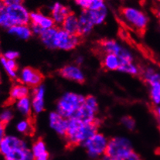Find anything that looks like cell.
I'll list each match as a JSON object with an SVG mask.
<instances>
[{
  "label": "cell",
  "instance_id": "1",
  "mask_svg": "<svg viewBox=\"0 0 160 160\" xmlns=\"http://www.w3.org/2000/svg\"><path fill=\"white\" fill-rule=\"evenodd\" d=\"M98 120L93 123L84 124L78 119H68V130L64 136L67 146L73 148L83 145L91 137L98 133Z\"/></svg>",
  "mask_w": 160,
  "mask_h": 160
},
{
  "label": "cell",
  "instance_id": "2",
  "mask_svg": "<svg viewBox=\"0 0 160 160\" xmlns=\"http://www.w3.org/2000/svg\"><path fill=\"white\" fill-rule=\"evenodd\" d=\"M30 13L22 4L5 6L0 14V27L9 29L17 25H29Z\"/></svg>",
  "mask_w": 160,
  "mask_h": 160
},
{
  "label": "cell",
  "instance_id": "3",
  "mask_svg": "<svg viewBox=\"0 0 160 160\" xmlns=\"http://www.w3.org/2000/svg\"><path fill=\"white\" fill-rule=\"evenodd\" d=\"M84 102L85 97L81 94L68 92L59 99L57 112L65 118H72L76 112L84 105Z\"/></svg>",
  "mask_w": 160,
  "mask_h": 160
},
{
  "label": "cell",
  "instance_id": "4",
  "mask_svg": "<svg viewBox=\"0 0 160 160\" xmlns=\"http://www.w3.org/2000/svg\"><path fill=\"white\" fill-rule=\"evenodd\" d=\"M121 16L124 20L138 33L144 34L148 26V19L144 12L132 7H122L120 9Z\"/></svg>",
  "mask_w": 160,
  "mask_h": 160
},
{
  "label": "cell",
  "instance_id": "5",
  "mask_svg": "<svg viewBox=\"0 0 160 160\" xmlns=\"http://www.w3.org/2000/svg\"><path fill=\"white\" fill-rule=\"evenodd\" d=\"M108 139L102 133H96L83 144L88 156L92 159L103 157L105 155Z\"/></svg>",
  "mask_w": 160,
  "mask_h": 160
},
{
  "label": "cell",
  "instance_id": "6",
  "mask_svg": "<svg viewBox=\"0 0 160 160\" xmlns=\"http://www.w3.org/2000/svg\"><path fill=\"white\" fill-rule=\"evenodd\" d=\"M83 37L73 35L61 28H58L54 39V49L63 50H71L81 43Z\"/></svg>",
  "mask_w": 160,
  "mask_h": 160
},
{
  "label": "cell",
  "instance_id": "7",
  "mask_svg": "<svg viewBox=\"0 0 160 160\" xmlns=\"http://www.w3.org/2000/svg\"><path fill=\"white\" fill-rule=\"evenodd\" d=\"M99 52L102 54L113 53L120 58L121 61H133L132 54L113 40H102L98 43Z\"/></svg>",
  "mask_w": 160,
  "mask_h": 160
},
{
  "label": "cell",
  "instance_id": "8",
  "mask_svg": "<svg viewBox=\"0 0 160 160\" xmlns=\"http://www.w3.org/2000/svg\"><path fill=\"white\" fill-rule=\"evenodd\" d=\"M133 149L132 144L128 138L122 137H115L108 140L107 149L104 156L112 158L115 160L121 155Z\"/></svg>",
  "mask_w": 160,
  "mask_h": 160
},
{
  "label": "cell",
  "instance_id": "9",
  "mask_svg": "<svg viewBox=\"0 0 160 160\" xmlns=\"http://www.w3.org/2000/svg\"><path fill=\"white\" fill-rule=\"evenodd\" d=\"M44 78V75L39 70L27 67L22 70L19 81L21 84L33 89L41 85Z\"/></svg>",
  "mask_w": 160,
  "mask_h": 160
},
{
  "label": "cell",
  "instance_id": "10",
  "mask_svg": "<svg viewBox=\"0 0 160 160\" xmlns=\"http://www.w3.org/2000/svg\"><path fill=\"white\" fill-rule=\"evenodd\" d=\"M25 147H27V144L22 139L12 135H6L0 143V154L5 156L16 148Z\"/></svg>",
  "mask_w": 160,
  "mask_h": 160
},
{
  "label": "cell",
  "instance_id": "11",
  "mask_svg": "<svg viewBox=\"0 0 160 160\" xmlns=\"http://www.w3.org/2000/svg\"><path fill=\"white\" fill-rule=\"evenodd\" d=\"M59 74L62 78L69 81L83 84L85 81V78L82 71L78 67L73 65H67L59 70Z\"/></svg>",
  "mask_w": 160,
  "mask_h": 160
},
{
  "label": "cell",
  "instance_id": "12",
  "mask_svg": "<svg viewBox=\"0 0 160 160\" xmlns=\"http://www.w3.org/2000/svg\"><path fill=\"white\" fill-rule=\"evenodd\" d=\"M30 26L43 31L54 27L55 22L51 17L45 16L42 12H32L30 13Z\"/></svg>",
  "mask_w": 160,
  "mask_h": 160
},
{
  "label": "cell",
  "instance_id": "13",
  "mask_svg": "<svg viewBox=\"0 0 160 160\" xmlns=\"http://www.w3.org/2000/svg\"><path fill=\"white\" fill-rule=\"evenodd\" d=\"M49 122H50V126L57 133L61 136H65L68 130V119L60 115L58 112H53L50 114Z\"/></svg>",
  "mask_w": 160,
  "mask_h": 160
},
{
  "label": "cell",
  "instance_id": "14",
  "mask_svg": "<svg viewBox=\"0 0 160 160\" xmlns=\"http://www.w3.org/2000/svg\"><path fill=\"white\" fill-rule=\"evenodd\" d=\"M29 94V88L24 84H16L12 86L9 93V97L5 102V106H9L17 101L23 98L28 97Z\"/></svg>",
  "mask_w": 160,
  "mask_h": 160
},
{
  "label": "cell",
  "instance_id": "15",
  "mask_svg": "<svg viewBox=\"0 0 160 160\" xmlns=\"http://www.w3.org/2000/svg\"><path fill=\"white\" fill-rule=\"evenodd\" d=\"M44 94H45V88L43 85L32 89V108L36 114L41 113L44 110Z\"/></svg>",
  "mask_w": 160,
  "mask_h": 160
},
{
  "label": "cell",
  "instance_id": "16",
  "mask_svg": "<svg viewBox=\"0 0 160 160\" xmlns=\"http://www.w3.org/2000/svg\"><path fill=\"white\" fill-rule=\"evenodd\" d=\"M71 12L72 11L68 7L63 6L60 2H56L53 4L51 8V16L50 17L54 21L55 24L61 26L65 19Z\"/></svg>",
  "mask_w": 160,
  "mask_h": 160
},
{
  "label": "cell",
  "instance_id": "17",
  "mask_svg": "<svg viewBox=\"0 0 160 160\" xmlns=\"http://www.w3.org/2000/svg\"><path fill=\"white\" fill-rule=\"evenodd\" d=\"M96 113L97 112L95 110L84 104V105L76 112L72 118L78 119L84 124L93 123L98 120L96 118Z\"/></svg>",
  "mask_w": 160,
  "mask_h": 160
},
{
  "label": "cell",
  "instance_id": "18",
  "mask_svg": "<svg viewBox=\"0 0 160 160\" xmlns=\"http://www.w3.org/2000/svg\"><path fill=\"white\" fill-rule=\"evenodd\" d=\"M78 25H79V36L84 37L88 35L94 27V23L90 18L88 9H83L81 15L78 16Z\"/></svg>",
  "mask_w": 160,
  "mask_h": 160
},
{
  "label": "cell",
  "instance_id": "19",
  "mask_svg": "<svg viewBox=\"0 0 160 160\" xmlns=\"http://www.w3.org/2000/svg\"><path fill=\"white\" fill-rule=\"evenodd\" d=\"M4 158L5 160H34L31 150L28 147L16 148L5 156Z\"/></svg>",
  "mask_w": 160,
  "mask_h": 160
},
{
  "label": "cell",
  "instance_id": "20",
  "mask_svg": "<svg viewBox=\"0 0 160 160\" xmlns=\"http://www.w3.org/2000/svg\"><path fill=\"white\" fill-rule=\"evenodd\" d=\"M61 29L73 35L79 36V25H78V17L72 12L68 16L63 23L61 24Z\"/></svg>",
  "mask_w": 160,
  "mask_h": 160
},
{
  "label": "cell",
  "instance_id": "21",
  "mask_svg": "<svg viewBox=\"0 0 160 160\" xmlns=\"http://www.w3.org/2000/svg\"><path fill=\"white\" fill-rule=\"evenodd\" d=\"M102 66L108 71H118L121 65V60L117 55L113 53H104L102 55Z\"/></svg>",
  "mask_w": 160,
  "mask_h": 160
},
{
  "label": "cell",
  "instance_id": "22",
  "mask_svg": "<svg viewBox=\"0 0 160 160\" xmlns=\"http://www.w3.org/2000/svg\"><path fill=\"white\" fill-rule=\"evenodd\" d=\"M8 31H9V33L11 34V35L16 36V37H19V39H22V40H29L33 34L32 29H31L29 25L14 26V27L8 29Z\"/></svg>",
  "mask_w": 160,
  "mask_h": 160
},
{
  "label": "cell",
  "instance_id": "23",
  "mask_svg": "<svg viewBox=\"0 0 160 160\" xmlns=\"http://www.w3.org/2000/svg\"><path fill=\"white\" fill-rule=\"evenodd\" d=\"M0 63L11 79L14 80L17 78L18 65L16 60H7L2 53H0Z\"/></svg>",
  "mask_w": 160,
  "mask_h": 160
},
{
  "label": "cell",
  "instance_id": "24",
  "mask_svg": "<svg viewBox=\"0 0 160 160\" xmlns=\"http://www.w3.org/2000/svg\"><path fill=\"white\" fill-rule=\"evenodd\" d=\"M58 28V27H54L53 28L46 29L40 35V40L47 48L54 49V39Z\"/></svg>",
  "mask_w": 160,
  "mask_h": 160
},
{
  "label": "cell",
  "instance_id": "25",
  "mask_svg": "<svg viewBox=\"0 0 160 160\" xmlns=\"http://www.w3.org/2000/svg\"><path fill=\"white\" fill-rule=\"evenodd\" d=\"M16 129L20 133L27 135H32L35 132L33 118L32 117L27 118L26 120L20 121L16 125Z\"/></svg>",
  "mask_w": 160,
  "mask_h": 160
},
{
  "label": "cell",
  "instance_id": "26",
  "mask_svg": "<svg viewBox=\"0 0 160 160\" xmlns=\"http://www.w3.org/2000/svg\"><path fill=\"white\" fill-rule=\"evenodd\" d=\"M88 13H89L90 18H91V21L94 26L100 25L105 20L108 14V10L106 6H104V7L101 8L98 10H88Z\"/></svg>",
  "mask_w": 160,
  "mask_h": 160
},
{
  "label": "cell",
  "instance_id": "27",
  "mask_svg": "<svg viewBox=\"0 0 160 160\" xmlns=\"http://www.w3.org/2000/svg\"><path fill=\"white\" fill-rule=\"evenodd\" d=\"M16 106L17 109L19 111L20 113L27 116V118H31V114H32V103H31V99L28 97L23 98L20 100L16 102Z\"/></svg>",
  "mask_w": 160,
  "mask_h": 160
},
{
  "label": "cell",
  "instance_id": "28",
  "mask_svg": "<svg viewBox=\"0 0 160 160\" xmlns=\"http://www.w3.org/2000/svg\"><path fill=\"white\" fill-rule=\"evenodd\" d=\"M142 78L150 86L160 82V74L152 68H147L142 73Z\"/></svg>",
  "mask_w": 160,
  "mask_h": 160
},
{
  "label": "cell",
  "instance_id": "29",
  "mask_svg": "<svg viewBox=\"0 0 160 160\" xmlns=\"http://www.w3.org/2000/svg\"><path fill=\"white\" fill-rule=\"evenodd\" d=\"M118 71L127 73L131 75H137L140 72L138 68L134 64L133 61H121Z\"/></svg>",
  "mask_w": 160,
  "mask_h": 160
},
{
  "label": "cell",
  "instance_id": "30",
  "mask_svg": "<svg viewBox=\"0 0 160 160\" xmlns=\"http://www.w3.org/2000/svg\"><path fill=\"white\" fill-rule=\"evenodd\" d=\"M30 150L34 158L47 152V146L42 138H38L37 141L34 142Z\"/></svg>",
  "mask_w": 160,
  "mask_h": 160
},
{
  "label": "cell",
  "instance_id": "31",
  "mask_svg": "<svg viewBox=\"0 0 160 160\" xmlns=\"http://www.w3.org/2000/svg\"><path fill=\"white\" fill-rule=\"evenodd\" d=\"M150 96L155 104H160V82L150 86Z\"/></svg>",
  "mask_w": 160,
  "mask_h": 160
},
{
  "label": "cell",
  "instance_id": "32",
  "mask_svg": "<svg viewBox=\"0 0 160 160\" xmlns=\"http://www.w3.org/2000/svg\"><path fill=\"white\" fill-rule=\"evenodd\" d=\"M115 160H142L139 155L135 152L133 149L121 155Z\"/></svg>",
  "mask_w": 160,
  "mask_h": 160
},
{
  "label": "cell",
  "instance_id": "33",
  "mask_svg": "<svg viewBox=\"0 0 160 160\" xmlns=\"http://www.w3.org/2000/svg\"><path fill=\"white\" fill-rule=\"evenodd\" d=\"M12 117H13V114L12 111L10 109H5L2 112L0 113V122L7 125L9 122L12 120Z\"/></svg>",
  "mask_w": 160,
  "mask_h": 160
},
{
  "label": "cell",
  "instance_id": "34",
  "mask_svg": "<svg viewBox=\"0 0 160 160\" xmlns=\"http://www.w3.org/2000/svg\"><path fill=\"white\" fill-rule=\"evenodd\" d=\"M122 124L127 128V129L132 131L135 129V122L132 117L130 116H124L121 120Z\"/></svg>",
  "mask_w": 160,
  "mask_h": 160
},
{
  "label": "cell",
  "instance_id": "35",
  "mask_svg": "<svg viewBox=\"0 0 160 160\" xmlns=\"http://www.w3.org/2000/svg\"><path fill=\"white\" fill-rule=\"evenodd\" d=\"M84 104L88 105V107L95 110L96 112H98V104L97 99L94 96L88 95L87 97H85V102H84Z\"/></svg>",
  "mask_w": 160,
  "mask_h": 160
},
{
  "label": "cell",
  "instance_id": "36",
  "mask_svg": "<svg viewBox=\"0 0 160 160\" xmlns=\"http://www.w3.org/2000/svg\"><path fill=\"white\" fill-rule=\"evenodd\" d=\"M105 6L104 2V0H92L90 3V6L88 7V10H98L101 8L104 7Z\"/></svg>",
  "mask_w": 160,
  "mask_h": 160
},
{
  "label": "cell",
  "instance_id": "37",
  "mask_svg": "<svg viewBox=\"0 0 160 160\" xmlns=\"http://www.w3.org/2000/svg\"><path fill=\"white\" fill-rule=\"evenodd\" d=\"M2 54L5 58L7 59V60H16V59H17L19 56V52L15 51V50H9V51L6 52V53H2Z\"/></svg>",
  "mask_w": 160,
  "mask_h": 160
},
{
  "label": "cell",
  "instance_id": "38",
  "mask_svg": "<svg viewBox=\"0 0 160 160\" xmlns=\"http://www.w3.org/2000/svg\"><path fill=\"white\" fill-rule=\"evenodd\" d=\"M91 1L92 0H75L77 4H78L81 7H82L83 9H88Z\"/></svg>",
  "mask_w": 160,
  "mask_h": 160
},
{
  "label": "cell",
  "instance_id": "39",
  "mask_svg": "<svg viewBox=\"0 0 160 160\" xmlns=\"http://www.w3.org/2000/svg\"><path fill=\"white\" fill-rule=\"evenodd\" d=\"M7 125H6L5 124H3L2 122H0V143H1L2 140L4 138V137L6 136V128Z\"/></svg>",
  "mask_w": 160,
  "mask_h": 160
},
{
  "label": "cell",
  "instance_id": "40",
  "mask_svg": "<svg viewBox=\"0 0 160 160\" xmlns=\"http://www.w3.org/2000/svg\"><path fill=\"white\" fill-rule=\"evenodd\" d=\"M152 112L155 116H156V119L159 121V122L160 123V106H156V107L153 108Z\"/></svg>",
  "mask_w": 160,
  "mask_h": 160
},
{
  "label": "cell",
  "instance_id": "41",
  "mask_svg": "<svg viewBox=\"0 0 160 160\" xmlns=\"http://www.w3.org/2000/svg\"><path fill=\"white\" fill-rule=\"evenodd\" d=\"M34 160H50V156H49L48 152L44 153L43 155H40V156L34 158Z\"/></svg>",
  "mask_w": 160,
  "mask_h": 160
},
{
  "label": "cell",
  "instance_id": "42",
  "mask_svg": "<svg viewBox=\"0 0 160 160\" xmlns=\"http://www.w3.org/2000/svg\"><path fill=\"white\" fill-rule=\"evenodd\" d=\"M4 8H5V5L3 4L1 1H0V14H1V12H2V10L4 9Z\"/></svg>",
  "mask_w": 160,
  "mask_h": 160
},
{
  "label": "cell",
  "instance_id": "43",
  "mask_svg": "<svg viewBox=\"0 0 160 160\" xmlns=\"http://www.w3.org/2000/svg\"><path fill=\"white\" fill-rule=\"evenodd\" d=\"M158 16H159V19H160V12H159V13H158Z\"/></svg>",
  "mask_w": 160,
  "mask_h": 160
},
{
  "label": "cell",
  "instance_id": "44",
  "mask_svg": "<svg viewBox=\"0 0 160 160\" xmlns=\"http://www.w3.org/2000/svg\"><path fill=\"white\" fill-rule=\"evenodd\" d=\"M158 1H159V2H160V0H158Z\"/></svg>",
  "mask_w": 160,
  "mask_h": 160
}]
</instances>
